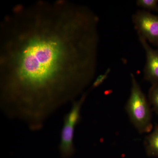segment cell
Masks as SVG:
<instances>
[{
	"instance_id": "6da1fadb",
	"label": "cell",
	"mask_w": 158,
	"mask_h": 158,
	"mask_svg": "<svg viewBox=\"0 0 158 158\" xmlns=\"http://www.w3.org/2000/svg\"><path fill=\"white\" fill-rule=\"evenodd\" d=\"M98 16L65 1L18 6L1 23L0 101L6 116L40 130L94 81Z\"/></svg>"
},
{
	"instance_id": "7a4b0ae2",
	"label": "cell",
	"mask_w": 158,
	"mask_h": 158,
	"mask_svg": "<svg viewBox=\"0 0 158 158\" xmlns=\"http://www.w3.org/2000/svg\"><path fill=\"white\" fill-rule=\"evenodd\" d=\"M131 87L125 109L130 121L139 133H148L152 129V111L149 102L136 80L131 73Z\"/></svg>"
},
{
	"instance_id": "3957f363",
	"label": "cell",
	"mask_w": 158,
	"mask_h": 158,
	"mask_svg": "<svg viewBox=\"0 0 158 158\" xmlns=\"http://www.w3.org/2000/svg\"><path fill=\"white\" fill-rule=\"evenodd\" d=\"M85 92L80 99L73 102L70 110L65 115L59 146V152L63 158L71 157L75 151L74 144L75 130L81 119V110L87 97Z\"/></svg>"
},
{
	"instance_id": "277c9868",
	"label": "cell",
	"mask_w": 158,
	"mask_h": 158,
	"mask_svg": "<svg viewBox=\"0 0 158 158\" xmlns=\"http://www.w3.org/2000/svg\"><path fill=\"white\" fill-rule=\"evenodd\" d=\"M132 21L139 37L158 46V15L138 10L132 15Z\"/></svg>"
},
{
	"instance_id": "5b68a950",
	"label": "cell",
	"mask_w": 158,
	"mask_h": 158,
	"mask_svg": "<svg viewBox=\"0 0 158 158\" xmlns=\"http://www.w3.org/2000/svg\"><path fill=\"white\" fill-rule=\"evenodd\" d=\"M139 39L146 53L144 78L152 85L158 84V50L152 48L144 38L139 37Z\"/></svg>"
},
{
	"instance_id": "8992f818",
	"label": "cell",
	"mask_w": 158,
	"mask_h": 158,
	"mask_svg": "<svg viewBox=\"0 0 158 158\" xmlns=\"http://www.w3.org/2000/svg\"><path fill=\"white\" fill-rule=\"evenodd\" d=\"M144 143L147 154L151 156L158 157V125L145 138Z\"/></svg>"
},
{
	"instance_id": "52a82bcc",
	"label": "cell",
	"mask_w": 158,
	"mask_h": 158,
	"mask_svg": "<svg viewBox=\"0 0 158 158\" xmlns=\"http://www.w3.org/2000/svg\"><path fill=\"white\" fill-rule=\"evenodd\" d=\"M148 98L150 104L158 115V84L152 85L148 91Z\"/></svg>"
},
{
	"instance_id": "ba28073f",
	"label": "cell",
	"mask_w": 158,
	"mask_h": 158,
	"mask_svg": "<svg viewBox=\"0 0 158 158\" xmlns=\"http://www.w3.org/2000/svg\"><path fill=\"white\" fill-rule=\"evenodd\" d=\"M137 6L148 11H158V0H138Z\"/></svg>"
},
{
	"instance_id": "9c48e42d",
	"label": "cell",
	"mask_w": 158,
	"mask_h": 158,
	"mask_svg": "<svg viewBox=\"0 0 158 158\" xmlns=\"http://www.w3.org/2000/svg\"><path fill=\"white\" fill-rule=\"evenodd\" d=\"M110 72H111V69L109 68L106 69L104 73L102 74L99 75L95 80H94L92 83V85H91V88L94 89L102 85L107 78Z\"/></svg>"
}]
</instances>
